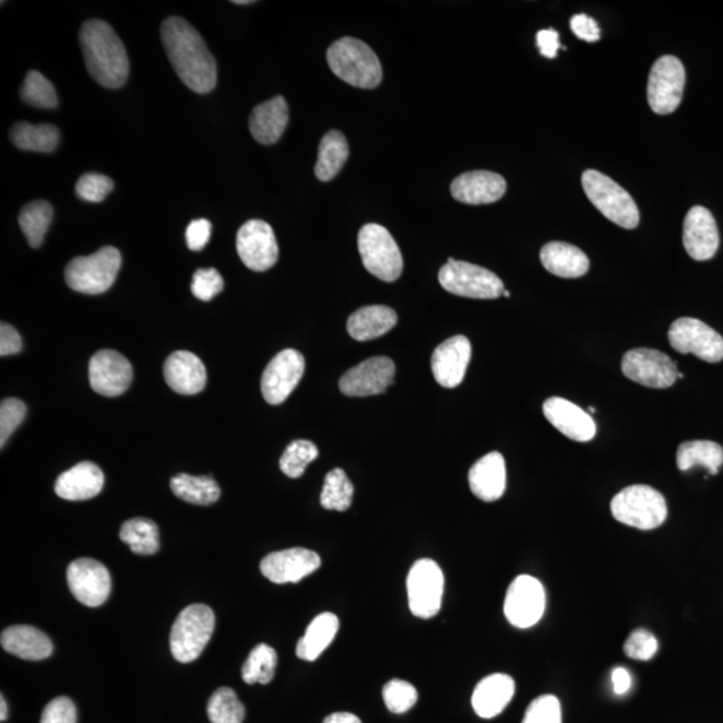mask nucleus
I'll return each mask as SVG.
<instances>
[{
  "mask_svg": "<svg viewBox=\"0 0 723 723\" xmlns=\"http://www.w3.org/2000/svg\"><path fill=\"white\" fill-rule=\"evenodd\" d=\"M212 224L205 218H199L188 225L186 237L189 250L198 252L209 245Z\"/></svg>",
  "mask_w": 723,
  "mask_h": 723,
  "instance_id": "obj_52",
  "label": "nucleus"
},
{
  "mask_svg": "<svg viewBox=\"0 0 723 723\" xmlns=\"http://www.w3.org/2000/svg\"><path fill=\"white\" fill-rule=\"evenodd\" d=\"M349 156L348 144L345 135L337 130H331L324 134L319 145L316 175L320 181H331L340 174Z\"/></svg>",
  "mask_w": 723,
  "mask_h": 723,
  "instance_id": "obj_35",
  "label": "nucleus"
},
{
  "mask_svg": "<svg viewBox=\"0 0 723 723\" xmlns=\"http://www.w3.org/2000/svg\"><path fill=\"white\" fill-rule=\"evenodd\" d=\"M237 253L248 269L264 272L277 262L278 247L274 229L263 221L247 222L237 233Z\"/></svg>",
  "mask_w": 723,
  "mask_h": 723,
  "instance_id": "obj_16",
  "label": "nucleus"
},
{
  "mask_svg": "<svg viewBox=\"0 0 723 723\" xmlns=\"http://www.w3.org/2000/svg\"><path fill=\"white\" fill-rule=\"evenodd\" d=\"M212 723H242L246 719V708L229 687H221L213 692L206 707Z\"/></svg>",
  "mask_w": 723,
  "mask_h": 723,
  "instance_id": "obj_42",
  "label": "nucleus"
},
{
  "mask_svg": "<svg viewBox=\"0 0 723 723\" xmlns=\"http://www.w3.org/2000/svg\"><path fill=\"white\" fill-rule=\"evenodd\" d=\"M514 680L507 674H491L478 681L472 696V707L482 719L489 720L502 713L514 696Z\"/></svg>",
  "mask_w": 723,
  "mask_h": 723,
  "instance_id": "obj_28",
  "label": "nucleus"
},
{
  "mask_svg": "<svg viewBox=\"0 0 723 723\" xmlns=\"http://www.w3.org/2000/svg\"><path fill=\"white\" fill-rule=\"evenodd\" d=\"M544 586L530 574H520L507 591L503 614L509 624L518 628H530L538 624L545 612Z\"/></svg>",
  "mask_w": 723,
  "mask_h": 723,
  "instance_id": "obj_14",
  "label": "nucleus"
},
{
  "mask_svg": "<svg viewBox=\"0 0 723 723\" xmlns=\"http://www.w3.org/2000/svg\"><path fill=\"white\" fill-rule=\"evenodd\" d=\"M470 487L479 500L494 502L501 499L507 488L506 460L501 453H488L471 467Z\"/></svg>",
  "mask_w": 723,
  "mask_h": 723,
  "instance_id": "obj_26",
  "label": "nucleus"
},
{
  "mask_svg": "<svg viewBox=\"0 0 723 723\" xmlns=\"http://www.w3.org/2000/svg\"><path fill=\"white\" fill-rule=\"evenodd\" d=\"M394 362L388 357H375L362 362L343 375L340 389L347 396H370L384 393L393 384Z\"/></svg>",
  "mask_w": 723,
  "mask_h": 723,
  "instance_id": "obj_19",
  "label": "nucleus"
},
{
  "mask_svg": "<svg viewBox=\"0 0 723 723\" xmlns=\"http://www.w3.org/2000/svg\"><path fill=\"white\" fill-rule=\"evenodd\" d=\"M288 126V105L282 96L260 104L251 112L252 138L263 145L275 144Z\"/></svg>",
  "mask_w": 723,
  "mask_h": 723,
  "instance_id": "obj_29",
  "label": "nucleus"
},
{
  "mask_svg": "<svg viewBox=\"0 0 723 723\" xmlns=\"http://www.w3.org/2000/svg\"><path fill=\"white\" fill-rule=\"evenodd\" d=\"M235 4H251V0H235Z\"/></svg>",
  "mask_w": 723,
  "mask_h": 723,
  "instance_id": "obj_59",
  "label": "nucleus"
},
{
  "mask_svg": "<svg viewBox=\"0 0 723 723\" xmlns=\"http://www.w3.org/2000/svg\"><path fill=\"white\" fill-rule=\"evenodd\" d=\"M589 411H590V413H595V407H594V406H591V407L589 408Z\"/></svg>",
  "mask_w": 723,
  "mask_h": 723,
  "instance_id": "obj_61",
  "label": "nucleus"
},
{
  "mask_svg": "<svg viewBox=\"0 0 723 723\" xmlns=\"http://www.w3.org/2000/svg\"><path fill=\"white\" fill-rule=\"evenodd\" d=\"M121 263V253L117 248L104 247L91 257L71 260L64 271V278L68 286L76 293L104 294L115 283Z\"/></svg>",
  "mask_w": 723,
  "mask_h": 723,
  "instance_id": "obj_7",
  "label": "nucleus"
},
{
  "mask_svg": "<svg viewBox=\"0 0 723 723\" xmlns=\"http://www.w3.org/2000/svg\"><path fill=\"white\" fill-rule=\"evenodd\" d=\"M170 489L179 499L194 506H211L222 495L221 487L212 477H194L186 473L170 479Z\"/></svg>",
  "mask_w": 723,
  "mask_h": 723,
  "instance_id": "obj_37",
  "label": "nucleus"
},
{
  "mask_svg": "<svg viewBox=\"0 0 723 723\" xmlns=\"http://www.w3.org/2000/svg\"><path fill=\"white\" fill-rule=\"evenodd\" d=\"M322 560L313 550L292 548L266 555L260 562V571L275 584L298 583L319 570Z\"/></svg>",
  "mask_w": 723,
  "mask_h": 723,
  "instance_id": "obj_20",
  "label": "nucleus"
},
{
  "mask_svg": "<svg viewBox=\"0 0 723 723\" xmlns=\"http://www.w3.org/2000/svg\"><path fill=\"white\" fill-rule=\"evenodd\" d=\"M304 355L294 348L278 353L265 367L262 377V393L270 405H281L298 387L305 375Z\"/></svg>",
  "mask_w": 723,
  "mask_h": 723,
  "instance_id": "obj_15",
  "label": "nucleus"
},
{
  "mask_svg": "<svg viewBox=\"0 0 723 723\" xmlns=\"http://www.w3.org/2000/svg\"><path fill=\"white\" fill-rule=\"evenodd\" d=\"M354 487L341 467L328 473L324 478L320 503L329 511L345 512L352 507Z\"/></svg>",
  "mask_w": 723,
  "mask_h": 723,
  "instance_id": "obj_41",
  "label": "nucleus"
},
{
  "mask_svg": "<svg viewBox=\"0 0 723 723\" xmlns=\"http://www.w3.org/2000/svg\"><path fill=\"white\" fill-rule=\"evenodd\" d=\"M0 642L5 653L25 661H44L52 654L51 640L32 626L9 627Z\"/></svg>",
  "mask_w": 723,
  "mask_h": 723,
  "instance_id": "obj_30",
  "label": "nucleus"
},
{
  "mask_svg": "<svg viewBox=\"0 0 723 723\" xmlns=\"http://www.w3.org/2000/svg\"><path fill=\"white\" fill-rule=\"evenodd\" d=\"M541 260L545 270L559 277H582L590 270V259L586 254L568 242H548L542 248Z\"/></svg>",
  "mask_w": 723,
  "mask_h": 723,
  "instance_id": "obj_31",
  "label": "nucleus"
},
{
  "mask_svg": "<svg viewBox=\"0 0 723 723\" xmlns=\"http://www.w3.org/2000/svg\"><path fill=\"white\" fill-rule=\"evenodd\" d=\"M621 371L631 381L651 389H667L678 379L677 364L654 348H633L621 359Z\"/></svg>",
  "mask_w": 723,
  "mask_h": 723,
  "instance_id": "obj_13",
  "label": "nucleus"
},
{
  "mask_svg": "<svg viewBox=\"0 0 723 723\" xmlns=\"http://www.w3.org/2000/svg\"><path fill=\"white\" fill-rule=\"evenodd\" d=\"M570 26L572 33L585 43H597L601 39V27H598L594 17L585 14L573 15Z\"/></svg>",
  "mask_w": 723,
  "mask_h": 723,
  "instance_id": "obj_53",
  "label": "nucleus"
},
{
  "mask_svg": "<svg viewBox=\"0 0 723 723\" xmlns=\"http://www.w3.org/2000/svg\"><path fill=\"white\" fill-rule=\"evenodd\" d=\"M358 248L365 269L381 281L395 282L404 270L399 245L379 224H366L358 235Z\"/></svg>",
  "mask_w": 723,
  "mask_h": 723,
  "instance_id": "obj_8",
  "label": "nucleus"
},
{
  "mask_svg": "<svg viewBox=\"0 0 723 723\" xmlns=\"http://www.w3.org/2000/svg\"><path fill=\"white\" fill-rule=\"evenodd\" d=\"M582 186L586 198L609 222L625 229L637 228L640 222L639 210L631 194L618 182L595 169L585 170Z\"/></svg>",
  "mask_w": 723,
  "mask_h": 723,
  "instance_id": "obj_4",
  "label": "nucleus"
},
{
  "mask_svg": "<svg viewBox=\"0 0 723 723\" xmlns=\"http://www.w3.org/2000/svg\"><path fill=\"white\" fill-rule=\"evenodd\" d=\"M399 317L388 306H367L359 308L347 320V333L355 341L377 340L395 328Z\"/></svg>",
  "mask_w": 723,
  "mask_h": 723,
  "instance_id": "obj_32",
  "label": "nucleus"
},
{
  "mask_svg": "<svg viewBox=\"0 0 723 723\" xmlns=\"http://www.w3.org/2000/svg\"><path fill=\"white\" fill-rule=\"evenodd\" d=\"M224 288V281L215 269L198 270L194 272L191 292L195 298L210 301Z\"/></svg>",
  "mask_w": 723,
  "mask_h": 723,
  "instance_id": "obj_50",
  "label": "nucleus"
},
{
  "mask_svg": "<svg viewBox=\"0 0 723 723\" xmlns=\"http://www.w3.org/2000/svg\"><path fill=\"white\" fill-rule=\"evenodd\" d=\"M0 710H2V713H0V721L4 722L8 720V703H5L4 697L0 698Z\"/></svg>",
  "mask_w": 723,
  "mask_h": 723,
  "instance_id": "obj_58",
  "label": "nucleus"
},
{
  "mask_svg": "<svg viewBox=\"0 0 723 723\" xmlns=\"http://www.w3.org/2000/svg\"><path fill=\"white\" fill-rule=\"evenodd\" d=\"M323 723H362V721L352 713H334L325 716Z\"/></svg>",
  "mask_w": 723,
  "mask_h": 723,
  "instance_id": "obj_57",
  "label": "nucleus"
},
{
  "mask_svg": "<svg viewBox=\"0 0 723 723\" xmlns=\"http://www.w3.org/2000/svg\"><path fill=\"white\" fill-rule=\"evenodd\" d=\"M71 594L86 607L96 608L108 601L111 579L108 568L99 561L82 557L71 562L68 570Z\"/></svg>",
  "mask_w": 723,
  "mask_h": 723,
  "instance_id": "obj_17",
  "label": "nucleus"
},
{
  "mask_svg": "<svg viewBox=\"0 0 723 723\" xmlns=\"http://www.w3.org/2000/svg\"><path fill=\"white\" fill-rule=\"evenodd\" d=\"M543 412L554 428L573 441L589 442L596 436L594 418L571 401L553 396L544 402Z\"/></svg>",
  "mask_w": 723,
  "mask_h": 723,
  "instance_id": "obj_23",
  "label": "nucleus"
},
{
  "mask_svg": "<svg viewBox=\"0 0 723 723\" xmlns=\"http://www.w3.org/2000/svg\"><path fill=\"white\" fill-rule=\"evenodd\" d=\"M612 679L615 695L624 696L631 687V675L624 667L613 669Z\"/></svg>",
  "mask_w": 723,
  "mask_h": 723,
  "instance_id": "obj_56",
  "label": "nucleus"
},
{
  "mask_svg": "<svg viewBox=\"0 0 723 723\" xmlns=\"http://www.w3.org/2000/svg\"><path fill=\"white\" fill-rule=\"evenodd\" d=\"M59 130L51 123L33 126L28 122H17L10 130V139L17 150L39 153H51L59 144Z\"/></svg>",
  "mask_w": 723,
  "mask_h": 723,
  "instance_id": "obj_34",
  "label": "nucleus"
},
{
  "mask_svg": "<svg viewBox=\"0 0 723 723\" xmlns=\"http://www.w3.org/2000/svg\"><path fill=\"white\" fill-rule=\"evenodd\" d=\"M162 40L176 74L192 92L211 93L217 84V64L204 39L180 16L163 22Z\"/></svg>",
  "mask_w": 723,
  "mask_h": 723,
  "instance_id": "obj_1",
  "label": "nucleus"
},
{
  "mask_svg": "<svg viewBox=\"0 0 723 723\" xmlns=\"http://www.w3.org/2000/svg\"><path fill=\"white\" fill-rule=\"evenodd\" d=\"M23 103L39 109H55L58 106L56 87L37 70L28 71L21 87Z\"/></svg>",
  "mask_w": 723,
  "mask_h": 723,
  "instance_id": "obj_43",
  "label": "nucleus"
},
{
  "mask_svg": "<svg viewBox=\"0 0 723 723\" xmlns=\"http://www.w3.org/2000/svg\"><path fill=\"white\" fill-rule=\"evenodd\" d=\"M319 450L316 443L307 440H296L284 450L281 459V470L289 478L304 476L306 467L316 461Z\"/></svg>",
  "mask_w": 723,
  "mask_h": 723,
  "instance_id": "obj_44",
  "label": "nucleus"
},
{
  "mask_svg": "<svg viewBox=\"0 0 723 723\" xmlns=\"http://www.w3.org/2000/svg\"><path fill=\"white\" fill-rule=\"evenodd\" d=\"M328 63L336 76L354 87L376 88L383 79L376 52L359 39L336 40L329 47Z\"/></svg>",
  "mask_w": 723,
  "mask_h": 723,
  "instance_id": "obj_3",
  "label": "nucleus"
},
{
  "mask_svg": "<svg viewBox=\"0 0 723 723\" xmlns=\"http://www.w3.org/2000/svg\"><path fill=\"white\" fill-rule=\"evenodd\" d=\"M132 379V365L115 349H100L88 364V381L99 395H121L129 389Z\"/></svg>",
  "mask_w": 723,
  "mask_h": 723,
  "instance_id": "obj_18",
  "label": "nucleus"
},
{
  "mask_svg": "<svg viewBox=\"0 0 723 723\" xmlns=\"http://www.w3.org/2000/svg\"><path fill=\"white\" fill-rule=\"evenodd\" d=\"M22 349L21 335L16 333L13 325L8 323L0 324V355L8 357L14 355Z\"/></svg>",
  "mask_w": 723,
  "mask_h": 723,
  "instance_id": "obj_54",
  "label": "nucleus"
},
{
  "mask_svg": "<svg viewBox=\"0 0 723 723\" xmlns=\"http://www.w3.org/2000/svg\"><path fill=\"white\" fill-rule=\"evenodd\" d=\"M438 281L448 293L471 299H497L506 292L501 278L494 272L472 263L450 258Z\"/></svg>",
  "mask_w": 723,
  "mask_h": 723,
  "instance_id": "obj_9",
  "label": "nucleus"
},
{
  "mask_svg": "<svg viewBox=\"0 0 723 723\" xmlns=\"http://www.w3.org/2000/svg\"><path fill=\"white\" fill-rule=\"evenodd\" d=\"M450 192L454 200L470 205L496 203L507 192L503 177L489 170L466 171L454 179Z\"/></svg>",
  "mask_w": 723,
  "mask_h": 723,
  "instance_id": "obj_24",
  "label": "nucleus"
},
{
  "mask_svg": "<svg viewBox=\"0 0 723 723\" xmlns=\"http://www.w3.org/2000/svg\"><path fill=\"white\" fill-rule=\"evenodd\" d=\"M115 182L108 176L98 174H86L80 177L75 186L76 195L88 203H100L108 195Z\"/></svg>",
  "mask_w": 723,
  "mask_h": 723,
  "instance_id": "obj_46",
  "label": "nucleus"
},
{
  "mask_svg": "<svg viewBox=\"0 0 723 723\" xmlns=\"http://www.w3.org/2000/svg\"><path fill=\"white\" fill-rule=\"evenodd\" d=\"M120 537L134 554L151 556L158 553V529L152 520L132 519L127 521L121 526Z\"/></svg>",
  "mask_w": 723,
  "mask_h": 723,
  "instance_id": "obj_39",
  "label": "nucleus"
},
{
  "mask_svg": "<svg viewBox=\"0 0 723 723\" xmlns=\"http://www.w3.org/2000/svg\"><path fill=\"white\" fill-rule=\"evenodd\" d=\"M104 484V473L96 464L91 461L80 462L58 477L56 494L68 501L91 500L100 494Z\"/></svg>",
  "mask_w": 723,
  "mask_h": 723,
  "instance_id": "obj_27",
  "label": "nucleus"
},
{
  "mask_svg": "<svg viewBox=\"0 0 723 723\" xmlns=\"http://www.w3.org/2000/svg\"><path fill=\"white\" fill-rule=\"evenodd\" d=\"M406 585L408 607L414 616L430 619L440 613L446 578L435 560L420 559L414 562Z\"/></svg>",
  "mask_w": 723,
  "mask_h": 723,
  "instance_id": "obj_10",
  "label": "nucleus"
},
{
  "mask_svg": "<svg viewBox=\"0 0 723 723\" xmlns=\"http://www.w3.org/2000/svg\"><path fill=\"white\" fill-rule=\"evenodd\" d=\"M472 357V345L464 335L449 337L431 355V371L442 388L454 389L464 381Z\"/></svg>",
  "mask_w": 723,
  "mask_h": 723,
  "instance_id": "obj_21",
  "label": "nucleus"
},
{
  "mask_svg": "<svg viewBox=\"0 0 723 723\" xmlns=\"http://www.w3.org/2000/svg\"><path fill=\"white\" fill-rule=\"evenodd\" d=\"M536 45L545 58H556L560 49L559 33L555 28L542 29L536 35Z\"/></svg>",
  "mask_w": 723,
  "mask_h": 723,
  "instance_id": "obj_55",
  "label": "nucleus"
},
{
  "mask_svg": "<svg viewBox=\"0 0 723 723\" xmlns=\"http://www.w3.org/2000/svg\"><path fill=\"white\" fill-rule=\"evenodd\" d=\"M686 70L677 57L665 56L656 59L651 68L648 85V99L651 110L665 116L678 109L684 97Z\"/></svg>",
  "mask_w": 723,
  "mask_h": 723,
  "instance_id": "obj_11",
  "label": "nucleus"
},
{
  "mask_svg": "<svg viewBox=\"0 0 723 723\" xmlns=\"http://www.w3.org/2000/svg\"><path fill=\"white\" fill-rule=\"evenodd\" d=\"M26 417V405L21 400L8 399L0 405V446L8 442Z\"/></svg>",
  "mask_w": 723,
  "mask_h": 723,
  "instance_id": "obj_48",
  "label": "nucleus"
},
{
  "mask_svg": "<svg viewBox=\"0 0 723 723\" xmlns=\"http://www.w3.org/2000/svg\"><path fill=\"white\" fill-rule=\"evenodd\" d=\"M80 45L88 74L100 86L118 88L129 76L126 46L109 23L87 21L80 29Z\"/></svg>",
  "mask_w": 723,
  "mask_h": 723,
  "instance_id": "obj_2",
  "label": "nucleus"
},
{
  "mask_svg": "<svg viewBox=\"0 0 723 723\" xmlns=\"http://www.w3.org/2000/svg\"><path fill=\"white\" fill-rule=\"evenodd\" d=\"M612 512L621 524L651 531L665 523L667 503L656 489L648 485H632L614 497Z\"/></svg>",
  "mask_w": 723,
  "mask_h": 723,
  "instance_id": "obj_5",
  "label": "nucleus"
},
{
  "mask_svg": "<svg viewBox=\"0 0 723 723\" xmlns=\"http://www.w3.org/2000/svg\"><path fill=\"white\" fill-rule=\"evenodd\" d=\"M383 701L394 714H404L418 701L416 687L402 679H391L383 687Z\"/></svg>",
  "mask_w": 723,
  "mask_h": 723,
  "instance_id": "obj_45",
  "label": "nucleus"
},
{
  "mask_svg": "<svg viewBox=\"0 0 723 723\" xmlns=\"http://www.w3.org/2000/svg\"><path fill=\"white\" fill-rule=\"evenodd\" d=\"M52 215H55L52 206L45 200L33 201L23 206L20 213V225L29 246L33 248L43 246Z\"/></svg>",
  "mask_w": 723,
  "mask_h": 723,
  "instance_id": "obj_38",
  "label": "nucleus"
},
{
  "mask_svg": "<svg viewBox=\"0 0 723 723\" xmlns=\"http://www.w3.org/2000/svg\"><path fill=\"white\" fill-rule=\"evenodd\" d=\"M521 723H561L560 701L555 696H541L532 701Z\"/></svg>",
  "mask_w": 723,
  "mask_h": 723,
  "instance_id": "obj_47",
  "label": "nucleus"
},
{
  "mask_svg": "<svg viewBox=\"0 0 723 723\" xmlns=\"http://www.w3.org/2000/svg\"><path fill=\"white\" fill-rule=\"evenodd\" d=\"M164 377L168 387L182 395H194L206 384V370L203 362L189 352L169 355L164 365Z\"/></svg>",
  "mask_w": 723,
  "mask_h": 723,
  "instance_id": "obj_25",
  "label": "nucleus"
},
{
  "mask_svg": "<svg viewBox=\"0 0 723 723\" xmlns=\"http://www.w3.org/2000/svg\"><path fill=\"white\" fill-rule=\"evenodd\" d=\"M277 654L269 644H258L241 668L242 680L248 685L270 684L275 677Z\"/></svg>",
  "mask_w": 723,
  "mask_h": 723,
  "instance_id": "obj_40",
  "label": "nucleus"
},
{
  "mask_svg": "<svg viewBox=\"0 0 723 723\" xmlns=\"http://www.w3.org/2000/svg\"><path fill=\"white\" fill-rule=\"evenodd\" d=\"M679 471L686 472L692 466H703L710 474H719L723 465V448L713 441H687L680 443L677 452Z\"/></svg>",
  "mask_w": 723,
  "mask_h": 723,
  "instance_id": "obj_36",
  "label": "nucleus"
},
{
  "mask_svg": "<svg viewBox=\"0 0 723 723\" xmlns=\"http://www.w3.org/2000/svg\"><path fill=\"white\" fill-rule=\"evenodd\" d=\"M503 296H506V298H509V296H511V294H509V292H507V289H506V292H503Z\"/></svg>",
  "mask_w": 723,
  "mask_h": 723,
  "instance_id": "obj_60",
  "label": "nucleus"
},
{
  "mask_svg": "<svg viewBox=\"0 0 723 723\" xmlns=\"http://www.w3.org/2000/svg\"><path fill=\"white\" fill-rule=\"evenodd\" d=\"M624 650L631 660L650 661L656 654L657 640L650 631L639 628L627 638Z\"/></svg>",
  "mask_w": 723,
  "mask_h": 723,
  "instance_id": "obj_49",
  "label": "nucleus"
},
{
  "mask_svg": "<svg viewBox=\"0 0 723 723\" xmlns=\"http://www.w3.org/2000/svg\"><path fill=\"white\" fill-rule=\"evenodd\" d=\"M337 631H340V619L331 613L317 616L307 627L304 638L296 645V655L307 662L317 661L323 651L333 643Z\"/></svg>",
  "mask_w": 723,
  "mask_h": 723,
  "instance_id": "obj_33",
  "label": "nucleus"
},
{
  "mask_svg": "<svg viewBox=\"0 0 723 723\" xmlns=\"http://www.w3.org/2000/svg\"><path fill=\"white\" fill-rule=\"evenodd\" d=\"M678 378H684V375H681V372H678Z\"/></svg>",
  "mask_w": 723,
  "mask_h": 723,
  "instance_id": "obj_62",
  "label": "nucleus"
},
{
  "mask_svg": "<svg viewBox=\"0 0 723 723\" xmlns=\"http://www.w3.org/2000/svg\"><path fill=\"white\" fill-rule=\"evenodd\" d=\"M215 614L204 604L183 608L170 631V651L180 663H191L203 653L215 631Z\"/></svg>",
  "mask_w": 723,
  "mask_h": 723,
  "instance_id": "obj_6",
  "label": "nucleus"
},
{
  "mask_svg": "<svg viewBox=\"0 0 723 723\" xmlns=\"http://www.w3.org/2000/svg\"><path fill=\"white\" fill-rule=\"evenodd\" d=\"M40 723H76V708L68 697H58L47 704Z\"/></svg>",
  "mask_w": 723,
  "mask_h": 723,
  "instance_id": "obj_51",
  "label": "nucleus"
},
{
  "mask_svg": "<svg viewBox=\"0 0 723 723\" xmlns=\"http://www.w3.org/2000/svg\"><path fill=\"white\" fill-rule=\"evenodd\" d=\"M669 345L680 354H692L709 364L723 359V337L696 318H679L668 330Z\"/></svg>",
  "mask_w": 723,
  "mask_h": 723,
  "instance_id": "obj_12",
  "label": "nucleus"
},
{
  "mask_svg": "<svg viewBox=\"0 0 723 723\" xmlns=\"http://www.w3.org/2000/svg\"><path fill=\"white\" fill-rule=\"evenodd\" d=\"M684 247L697 262H707L719 251V227L713 213L704 206H692L687 212L684 222Z\"/></svg>",
  "mask_w": 723,
  "mask_h": 723,
  "instance_id": "obj_22",
  "label": "nucleus"
}]
</instances>
